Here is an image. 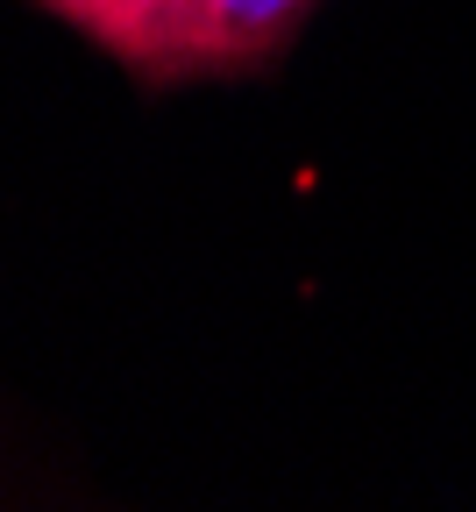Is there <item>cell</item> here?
I'll return each instance as SVG.
<instances>
[{"label":"cell","mask_w":476,"mask_h":512,"mask_svg":"<svg viewBox=\"0 0 476 512\" xmlns=\"http://www.w3.org/2000/svg\"><path fill=\"white\" fill-rule=\"evenodd\" d=\"M107 50L143 86H199L270 72L320 0H29Z\"/></svg>","instance_id":"1"}]
</instances>
